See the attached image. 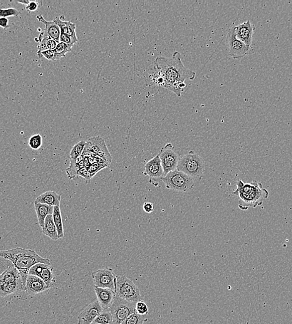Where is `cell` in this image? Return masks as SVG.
Wrapping results in <instances>:
<instances>
[{
    "label": "cell",
    "instance_id": "36",
    "mask_svg": "<svg viewBox=\"0 0 292 324\" xmlns=\"http://www.w3.org/2000/svg\"><path fill=\"white\" fill-rule=\"evenodd\" d=\"M83 177L84 179L86 180L87 184H90L91 182V179H93V176L91 174V172H89L88 169L87 168H83V169H81L80 171L78 173V177Z\"/></svg>",
    "mask_w": 292,
    "mask_h": 324
},
{
    "label": "cell",
    "instance_id": "16",
    "mask_svg": "<svg viewBox=\"0 0 292 324\" xmlns=\"http://www.w3.org/2000/svg\"><path fill=\"white\" fill-rule=\"evenodd\" d=\"M48 290L49 288L43 279L38 276L29 274L24 289L26 294L29 296L36 295Z\"/></svg>",
    "mask_w": 292,
    "mask_h": 324
},
{
    "label": "cell",
    "instance_id": "19",
    "mask_svg": "<svg viewBox=\"0 0 292 324\" xmlns=\"http://www.w3.org/2000/svg\"><path fill=\"white\" fill-rule=\"evenodd\" d=\"M61 200V195H58L56 192L48 191L39 195L34 202L39 204H45L49 206H59Z\"/></svg>",
    "mask_w": 292,
    "mask_h": 324
},
{
    "label": "cell",
    "instance_id": "45",
    "mask_svg": "<svg viewBox=\"0 0 292 324\" xmlns=\"http://www.w3.org/2000/svg\"></svg>",
    "mask_w": 292,
    "mask_h": 324
},
{
    "label": "cell",
    "instance_id": "38",
    "mask_svg": "<svg viewBox=\"0 0 292 324\" xmlns=\"http://www.w3.org/2000/svg\"><path fill=\"white\" fill-rule=\"evenodd\" d=\"M1 260H0V265H1V274L3 273L4 271H6L7 269L9 268V266H11L12 264H13V263H11V262L8 259H4L3 258H1Z\"/></svg>",
    "mask_w": 292,
    "mask_h": 324
},
{
    "label": "cell",
    "instance_id": "15",
    "mask_svg": "<svg viewBox=\"0 0 292 324\" xmlns=\"http://www.w3.org/2000/svg\"><path fill=\"white\" fill-rule=\"evenodd\" d=\"M254 30L255 26L249 20H247L236 26H235V33L237 38L243 42L249 48L251 46Z\"/></svg>",
    "mask_w": 292,
    "mask_h": 324
},
{
    "label": "cell",
    "instance_id": "8",
    "mask_svg": "<svg viewBox=\"0 0 292 324\" xmlns=\"http://www.w3.org/2000/svg\"><path fill=\"white\" fill-rule=\"evenodd\" d=\"M158 155H159L165 175L169 174L171 172L177 170L178 163H179L181 157L175 150L172 143H168L163 146Z\"/></svg>",
    "mask_w": 292,
    "mask_h": 324
},
{
    "label": "cell",
    "instance_id": "14",
    "mask_svg": "<svg viewBox=\"0 0 292 324\" xmlns=\"http://www.w3.org/2000/svg\"><path fill=\"white\" fill-rule=\"evenodd\" d=\"M103 311L98 301L89 304L81 312L78 317L79 324H92L99 314Z\"/></svg>",
    "mask_w": 292,
    "mask_h": 324
},
{
    "label": "cell",
    "instance_id": "21",
    "mask_svg": "<svg viewBox=\"0 0 292 324\" xmlns=\"http://www.w3.org/2000/svg\"><path fill=\"white\" fill-rule=\"evenodd\" d=\"M22 281L20 273L12 264L0 275V283H13Z\"/></svg>",
    "mask_w": 292,
    "mask_h": 324
},
{
    "label": "cell",
    "instance_id": "3",
    "mask_svg": "<svg viewBox=\"0 0 292 324\" xmlns=\"http://www.w3.org/2000/svg\"><path fill=\"white\" fill-rule=\"evenodd\" d=\"M237 189L232 192V195L239 198L238 207L242 211H246L249 208H256L263 204L269 197L268 190L264 189L261 183L254 180L246 184L242 180L237 181Z\"/></svg>",
    "mask_w": 292,
    "mask_h": 324
},
{
    "label": "cell",
    "instance_id": "11",
    "mask_svg": "<svg viewBox=\"0 0 292 324\" xmlns=\"http://www.w3.org/2000/svg\"><path fill=\"white\" fill-rule=\"evenodd\" d=\"M92 278L97 288H109L115 291L116 276L112 269L106 268L94 272Z\"/></svg>",
    "mask_w": 292,
    "mask_h": 324
},
{
    "label": "cell",
    "instance_id": "44",
    "mask_svg": "<svg viewBox=\"0 0 292 324\" xmlns=\"http://www.w3.org/2000/svg\"><path fill=\"white\" fill-rule=\"evenodd\" d=\"M16 2H18L19 3H21L23 4H25V5H28V4L30 3V1H28V0H25V1H17Z\"/></svg>",
    "mask_w": 292,
    "mask_h": 324
},
{
    "label": "cell",
    "instance_id": "22",
    "mask_svg": "<svg viewBox=\"0 0 292 324\" xmlns=\"http://www.w3.org/2000/svg\"><path fill=\"white\" fill-rule=\"evenodd\" d=\"M84 157L83 155L76 159H70V166L66 169L69 179L74 180L78 177V173L84 168Z\"/></svg>",
    "mask_w": 292,
    "mask_h": 324
},
{
    "label": "cell",
    "instance_id": "34",
    "mask_svg": "<svg viewBox=\"0 0 292 324\" xmlns=\"http://www.w3.org/2000/svg\"><path fill=\"white\" fill-rule=\"evenodd\" d=\"M109 167L107 165L103 164H96L92 165L89 168V172H91L92 176L94 177V175H96L97 173L100 171L101 170L104 169V168Z\"/></svg>",
    "mask_w": 292,
    "mask_h": 324
},
{
    "label": "cell",
    "instance_id": "37",
    "mask_svg": "<svg viewBox=\"0 0 292 324\" xmlns=\"http://www.w3.org/2000/svg\"><path fill=\"white\" fill-rule=\"evenodd\" d=\"M38 56L39 58L44 57V58L49 61H54V56H55V54H54V50H47L42 52L41 54H39Z\"/></svg>",
    "mask_w": 292,
    "mask_h": 324
},
{
    "label": "cell",
    "instance_id": "10",
    "mask_svg": "<svg viewBox=\"0 0 292 324\" xmlns=\"http://www.w3.org/2000/svg\"><path fill=\"white\" fill-rule=\"evenodd\" d=\"M84 151H89L96 153L98 157L104 159L109 166L112 164V155L108 151L105 140L100 136L90 138L86 141V147Z\"/></svg>",
    "mask_w": 292,
    "mask_h": 324
},
{
    "label": "cell",
    "instance_id": "29",
    "mask_svg": "<svg viewBox=\"0 0 292 324\" xmlns=\"http://www.w3.org/2000/svg\"><path fill=\"white\" fill-rule=\"evenodd\" d=\"M86 141L81 140L74 146L71 151L70 155H69L70 159H76L79 156L83 155L84 148L86 147Z\"/></svg>",
    "mask_w": 292,
    "mask_h": 324
},
{
    "label": "cell",
    "instance_id": "18",
    "mask_svg": "<svg viewBox=\"0 0 292 324\" xmlns=\"http://www.w3.org/2000/svg\"><path fill=\"white\" fill-rule=\"evenodd\" d=\"M36 18L45 25V29L44 30V33L50 37L51 39L58 41V43H60L61 29L57 25L55 22L45 20V19L44 18V17L41 14H39V15L37 16Z\"/></svg>",
    "mask_w": 292,
    "mask_h": 324
},
{
    "label": "cell",
    "instance_id": "2",
    "mask_svg": "<svg viewBox=\"0 0 292 324\" xmlns=\"http://www.w3.org/2000/svg\"><path fill=\"white\" fill-rule=\"evenodd\" d=\"M0 257L10 261L15 268L20 273L22 281L25 289L27 278L30 269L38 263H43L51 265V261L45 259L31 249L21 248L9 249L0 251Z\"/></svg>",
    "mask_w": 292,
    "mask_h": 324
},
{
    "label": "cell",
    "instance_id": "25",
    "mask_svg": "<svg viewBox=\"0 0 292 324\" xmlns=\"http://www.w3.org/2000/svg\"><path fill=\"white\" fill-rule=\"evenodd\" d=\"M53 219L58 232L59 238H63L64 236L63 219H62L60 207H54Z\"/></svg>",
    "mask_w": 292,
    "mask_h": 324
},
{
    "label": "cell",
    "instance_id": "42",
    "mask_svg": "<svg viewBox=\"0 0 292 324\" xmlns=\"http://www.w3.org/2000/svg\"><path fill=\"white\" fill-rule=\"evenodd\" d=\"M39 3L36 1H31L28 5L26 6V9L28 11L33 12L37 10L38 8Z\"/></svg>",
    "mask_w": 292,
    "mask_h": 324
},
{
    "label": "cell",
    "instance_id": "24",
    "mask_svg": "<svg viewBox=\"0 0 292 324\" xmlns=\"http://www.w3.org/2000/svg\"><path fill=\"white\" fill-rule=\"evenodd\" d=\"M22 291H24L22 281L13 283H0V295L2 298Z\"/></svg>",
    "mask_w": 292,
    "mask_h": 324
},
{
    "label": "cell",
    "instance_id": "5",
    "mask_svg": "<svg viewBox=\"0 0 292 324\" xmlns=\"http://www.w3.org/2000/svg\"><path fill=\"white\" fill-rule=\"evenodd\" d=\"M162 182L167 189L179 193L190 192L195 185V180L193 178L178 170L165 175Z\"/></svg>",
    "mask_w": 292,
    "mask_h": 324
},
{
    "label": "cell",
    "instance_id": "20",
    "mask_svg": "<svg viewBox=\"0 0 292 324\" xmlns=\"http://www.w3.org/2000/svg\"><path fill=\"white\" fill-rule=\"evenodd\" d=\"M43 234L54 241L59 239L58 230L54 223L53 215H49L44 221V226L42 227Z\"/></svg>",
    "mask_w": 292,
    "mask_h": 324
},
{
    "label": "cell",
    "instance_id": "12",
    "mask_svg": "<svg viewBox=\"0 0 292 324\" xmlns=\"http://www.w3.org/2000/svg\"><path fill=\"white\" fill-rule=\"evenodd\" d=\"M227 43L230 55L235 59L243 58L248 53L249 47L237 38L235 33V26L231 27L229 30L227 34Z\"/></svg>",
    "mask_w": 292,
    "mask_h": 324
},
{
    "label": "cell",
    "instance_id": "7",
    "mask_svg": "<svg viewBox=\"0 0 292 324\" xmlns=\"http://www.w3.org/2000/svg\"><path fill=\"white\" fill-rule=\"evenodd\" d=\"M136 304L116 295L115 301L109 309L113 317L112 324H121L131 314L135 313Z\"/></svg>",
    "mask_w": 292,
    "mask_h": 324
},
{
    "label": "cell",
    "instance_id": "26",
    "mask_svg": "<svg viewBox=\"0 0 292 324\" xmlns=\"http://www.w3.org/2000/svg\"><path fill=\"white\" fill-rule=\"evenodd\" d=\"M113 317L109 309L103 310L99 315L97 317L93 324H112Z\"/></svg>",
    "mask_w": 292,
    "mask_h": 324
},
{
    "label": "cell",
    "instance_id": "35",
    "mask_svg": "<svg viewBox=\"0 0 292 324\" xmlns=\"http://www.w3.org/2000/svg\"><path fill=\"white\" fill-rule=\"evenodd\" d=\"M54 22H55L57 25L59 27V28L61 29V33L68 34V21H62L60 18L57 17L53 20Z\"/></svg>",
    "mask_w": 292,
    "mask_h": 324
},
{
    "label": "cell",
    "instance_id": "31",
    "mask_svg": "<svg viewBox=\"0 0 292 324\" xmlns=\"http://www.w3.org/2000/svg\"><path fill=\"white\" fill-rule=\"evenodd\" d=\"M136 313L140 314V315H148L149 313L147 304L143 300L138 302L136 304Z\"/></svg>",
    "mask_w": 292,
    "mask_h": 324
},
{
    "label": "cell",
    "instance_id": "41",
    "mask_svg": "<svg viewBox=\"0 0 292 324\" xmlns=\"http://www.w3.org/2000/svg\"><path fill=\"white\" fill-rule=\"evenodd\" d=\"M58 43V41L54 40L53 39H48L47 41V47H48V50H55Z\"/></svg>",
    "mask_w": 292,
    "mask_h": 324
},
{
    "label": "cell",
    "instance_id": "40",
    "mask_svg": "<svg viewBox=\"0 0 292 324\" xmlns=\"http://www.w3.org/2000/svg\"><path fill=\"white\" fill-rule=\"evenodd\" d=\"M143 211L147 213V214H151V213L154 211V207H153L152 203L146 202L143 204Z\"/></svg>",
    "mask_w": 292,
    "mask_h": 324
},
{
    "label": "cell",
    "instance_id": "1",
    "mask_svg": "<svg viewBox=\"0 0 292 324\" xmlns=\"http://www.w3.org/2000/svg\"><path fill=\"white\" fill-rule=\"evenodd\" d=\"M155 68L157 73L150 76L153 82L174 93L178 97L182 96L187 86L185 81L194 80L196 77L195 72L187 69L183 64L178 51L173 53L172 58L158 56L155 61Z\"/></svg>",
    "mask_w": 292,
    "mask_h": 324
},
{
    "label": "cell",
    "instance_id": "39",
    "mask_svg": "<svg viewBox=\"0 0 292 324\" xmlns=\"http://www.w3.org/2000/svg\"><path fill=\"white\" fill-rule=\"evenodd\" d=\"M60 42H62V43L69 44V45L71 46H73L74 44L73 41V39H72L71 36L68 35V34L65 33L61 34Z\"/></svg>",
    "mask_w": 292,
    "mask_h": 324
},
{
    "label": "cell",
    "instance_id": "17",
    "mask_svg": "<svg viewBox=\"0 0 292 324\" xmlns=\"http://www.w3.org/2000/svg\"><path fill=\"white\" fill-rule=\"evenodd\" d=\"M95 292L98 303L103 310L109 309L115 301L116 293L115 291L109 288H100L95 287Z\"/></svg>",
    "mask_w": 292,
    "mask_h": 324
},
{
    "label": "cell",
    "instance_id": "13",
    "mask_svg": "<svg viewBox=\"0 0 292 324\" xmlns=\"http://www.w3.org/2000/svg\"><path fill=\"white\" fill-rule=\"evenodd\" d=\"M29 274L39 277L45 282L49 289L56 285L55 276L51 265L38 263L34 265L29 270Z\"/></svg>",
    "mask_w": 292,
    "mask_h": 324
},
{
    "label": "cell",
    "instance_id": "33",
    "mask_svg": "<svg viewBox=\"0 0 292 324\" xmlns=\"http://www.w3.org/2000/svg\"><path fill=\"white\" fill-rule=\"evenodd\" d=\"M68 34L73 39L74 44L78 42V38H77L76 33V24L70 21H68Z\"/></svg>",
    "mask_w": 292,
    "mask_h": 324
},
{
    "label": "cell",
    "instance_id": "9",
    "mask_svg": "<svg viewBox=\"0 0 292 324\" xmlns=\"http://www.w3.org/2000/svg\"><path fill=\"white\" fill-rule=\"evenodd\" d=\"M143 174L149 177L150 184L155 187H159L160 181H162L165 176L159 155L155 156L146 163Z\"/></svg>",
    "mask_w": 292,
    "mask_h": 324
},
{
    "label": "cell",
    "instance_id": "27",
    "mask_svg": "<svg viewBox=\"0 0 292 324\" xmlns=\"http://www.w3.org/2000/svg\"><path fill=\"white\" fill-rule=\"evenodd\" d=\"M73 46L69 45V44L62 43H59L55 50H54V60H58V59L63 58L66 56V54L69 52L72 51V47Z\"/></svg>",
    "mask_w": 292,
    "mask_h": 324
},
{
    "label": "cell",
    "instance_id": "32",
    "mask_svg": "<svg viewBox=\"0 0 292 324\" xmlns=\"http://www.w3.org/2000/svg\"><path fill=\"white\" fill-rule=\"evenodd\" d=\"M20 12L15 8L1 9L0 11L1 18H7L9 16H18Z\"/></svg>",
    "mask_w": 292,
    "mask_h": 324
},
{
    "label": "cell",
    "instance_id": "43",
    "mask_svg": "<svg viewBox=\"0 0 292 324\" xmlns=\"http://www.w3.org/2000/svg\"><path fill=\"white\" fill-rule=\"evenodd\" d=\"M0 26L4 29L9 28V25H8V19L6 18H0Z\"/></svg>",
    "mask_w": 292,
    "mask_h": 324
},
{
    "label": "cell",
    "instance_id": "4",
    "mask_svg": "<svg viewBox=\"0 0 292 324\" xmlns=\"http://www.w3.org/2000/svg\"><path fill=\"white\" fill-rule=\"evenodd\" d=\"M205 162L201 156L190 151L180 158L177 170L185 173L196 181L201 180L205 171Z\"/></svg>",
    "mask_w": 292,
    "mask_h": 324
},
{
    "label": "cell",
    "instance_id": "30",
    "mask_svg": "<svg viewBox=\"0 0 292 324\" xmlns=\"http://www.w3.org/2000/svg\"><path fill=\"white\" fill-rule=\"evenodd\" d=\"M42 143H43V139H42L41 135L36 134L29 138L28 145L32 149L38 150L39 148H41Z\"/></svg>",
    "mask_w": 292,
    "mask_h": 324
},
{
    "label": "cell",
    "instance_id": "6",
    "mask_svg": "<svg viewBox=\"0 0 292 324\" xmlns=\"http://www.w3.org/2000/svg\"><path fill=\"white\" fill-rule=\"evenodd\" d=\"M116 295L128 301L138 303L142 300L140 289L127 276H116L115 281Z\"/></svg>",
    "mask_w": 292,
    "mask_h": 324
},
{
    "label": "cell",
    "instance_id": "23",
    "mask_svg": "<svg viewBox=\"0 0 292 324\" xmlns=\"http://www.w3.org/2000/svg\"><path fill=\"white\" fill-rule=\"evenodd\" d=\"M34 209H35L37 217H38L39 226L42 228L44 226V221H45L46 217L49 215L53 214L54 207L34 202Z\"/></svg>",
    "mask_w": 292,
    "mask_h": 324
},
{
    "label": "cell",
    "instance_id": "28",
    "mask_svg": "<svg viewBox=\"0 0 292 324\" xmlns=\"http://www.w3.org/2000/svg\"><path fill=\"white\" fill-rule=\"evenodd\" d=\"M147 315H140L134 313L126 319L121 324H145L147 321Z\"/></svg>",
    "mask_w": 292,
    "mask_h": 324
}]
</instances>
